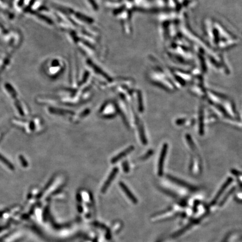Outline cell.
I'll list each match as a JSON object with an SVG mask.
<instances>
[{"label": "cell", "instance_id": "6da1fadb", "mask_svg": "<svg viewBox=\"0 0 242 242\" xmlns=\"http://www.w3.org/2000/svg\"><path fill=\"white\" fill-rule=\"evenodd\" d=\"M168 146L167 144H164L163 146L162 150L161 151L160 158L159 159V163H158V174L159 176H163V167L164 160L166 159V156L168 151Z\"/></svg>", "mask_w": 242, "mask_h": 242}, {"label": "cell", "instance_id": "7a4b0ae2", "mask_svg": "<svg viewBox=\"0 0 242 242\" xmlns=\"http://www.w3.org/2000/svg\"><path fill=\"white\" fill-rule=\"evenodd\" d=\"M232 181H233V179H232V178H228V179L226 180V181L221 186V188L218 192L216 196L213 198V200L211 201V202L210 203L211 207H213L214 206L216 205V204L218 203V200L220 199V197L223 194V193L225 192V191L226 190V188L229 186L230 183H232Z\"/></svg>", "mask_w": 242, "mask_h": 242}, {"label": "cell", "instance_id": "3957f363", "mask_svg": "<svg viewBox=\"0 0 242 242\" xmlns=\"http://www.w3.org/2000/svg\"><path fill=\"white\" fill-rule=\"evenodd\" d=\"M119 171V169L118 168H114L113 169V171H112L109 176H108L107 181L105 182L104 184L103 185L102 188V193H105L106 191L108 190V188L110 186L111 183L113 181L114 179L115 178L117 174H118Z\"/></svg>", "mask_w": 242, "mask_h": 242}, {"label": "cell", "instance_id": "277c9868", "mask_svg": "<svg viewBox=\"0 0 242 242\" xmlns=\"http://www.w3.org/2000/svg\"><path fill=\"white\" fill-rule=\"evenodd\" d=\"M169 180H171V181L173 182L174 183H176L177 184H178L181 187H184L186 188H187V190H190L191 191H195L197 190V188L192 186L191 184H189L188 183H187V182L183 181L182 180L178 179V178H176V177H174V176H168Z\"/></svg>", "mask_w": 242, "mask_h": 242}, {"label": "cell", "instance_id": "5b68a950", "mask_svg": "<svg viewBox=\"0 0 242 242\" xmlns=\"http://www.w3.org/2000/svg\"><path fill=\"white\" fill-rule=\"evenodd\" d=\"M134 150V147L133 146H129L126 150H124L122 152H121V153H119V154H118L117 155L114 156L111 160V163L112 164H115L116 163H117V162H118L119 161L121 160V159H122L124 156L129 155V153H131L132 151Z\"/></svg>", "mask_w": 242, "mask_h": 242}, {"label": "cell", "instance_id": "8992f818", "mask_svg": "<svg viewBox=\"0 0 242 242\" xmlns=\"http://www.w3.org/2000/svg\"><path fill=\"white\" fill-rule=\"evenodd\" d=\"M119 186L121 187V188L124 191V192L125 193V194H126L127 197L129 198L130 200H131L132 203H137V199L134 197V195L132 193L131 191L129 190V188L127 187L126 185H125L124 182H120L119 183Z\"/></svg>", "mask_w": 242, "mask_h": 242}, {"label": "cell", "instance_id": "52a82bcc", "mask_svg": "<svg viewBox=\"0 0 242 242\" xmlns=\"http://www.w3.org/2000/svg\"><path fill=\"white\" fill-rule=\"evenodd\" d=\"M138 122V127H139V134H140V138L141 139L143 144L146 145L147 144V139L145 136V132H144V127L142 126V124L139 121Z\"/></svg>", "mask_w": 242, "mask_h": 242}, {"label": "cell", "instance_id": "ba28073f", "mask_svg": "<svg viewBox=\"0 0 242 242\" xmlns=\"http://www.w3.org/2000/svg\"><path fill=\"white\" fill-rule=\"evenodd\" d=\"M0 161L5 166L8 168L10 169L11 171H13L14 169V166H13V164L11 163L10 162L6 159L1 154H0Z\"/></svg>", "mask_w": 242, "mask_h": 242}, {"label": "cell", "instance_id": "9c48e42d", "mask_svg": "<svg viewBox=\"0 0 242 242\" xmlns=\"http://www.w3.org/2000/svg\"><path fill=\"white\" fill-rule=\"evenodd\" d=\"M225 242H240V240L238 234H233L225 240Z\"/></svg>", "mask_w": 242, "mask_h": 242}, {"label": "cell", "instance_id": "30bf717a", "mask_svg": "<svg viewBox=\"0 0 242 242\" xmlns=\"http://www.w3.org/2000/svg\"><path fill=\"white\" fill-rule=\"evenodd\" d=\"M200 134H203V110L201 111L200 113Z\"/></svg>", "mask_w": 242, "mask_h": 242}, {"label": "cell", "instance_id": "8fae6325", "mask_svg": "<svg viewBox=\"0 0 242 242\" xmlns=\"http://www.w3.org/2000/svg\"><path fill=\"white\" fill-rule=\"evenodd\" d=\"M19 159L20 161L21 162V165L23 166L24 167H27L28 166V163L26 161V160L25 159V158H24L23 156H19Z\"/></svg>", "mask_w": 242, "mask_h": 242}, {"label": "cell", "instance_id": "7c38bea8", "mask_svg": "<svg viewBox=\"0 0 242 242\" xmlns=\"http://www.w3.org/2000/svg\"><path fill=\"white\" fill-rule=\"evenodd\" d=\"M142 100L141 96L139 94V110L140 112H142L143 110H144V108H143V104L142 103Z\"/></svg>", "mask_w": 242, "mask_h": 242}, {"label": "cell", "instance_id": "4fadbf2b", "mask_svg": "<svg viewBox=\"0 0 242 242\" xmlns=\"http://www.w3.org/2000/svg\"><path fill=\"white\" fill-rule=\"evenodd\" d=\"M124 172H128L129 171V166H128V164H127V162H126V163H124Z\"/></svg>", "mask_w": 242, "mask_h": 242}, {"label": "cell", "instance_id": "5bb4252c", "mask_svg": "<svg viewBox=\"0 0 242 242\" xmlns=\"http://www.w3.org/2000/svg\"><path fill=\"white\" fill-rule=\"evenodd\" d=\"M171 242V240H163V241H162V242Z\"/></svg>", "mask_w": 242, "mask_h": 242}]
</instances>
